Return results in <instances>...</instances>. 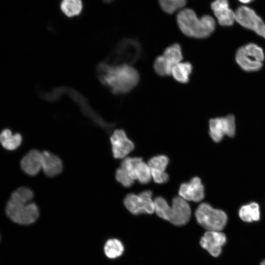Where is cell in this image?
<instances>
[{
	"mask_svg": "<svg viewBox=\"0 0 265 265\" xmlns=\"http://www.w3.org/2000/svg\"><path fill=\"white\" fill-rule=\"evenodd\" d=\"M99 70L101 81L115 94L131 91L138 84L140 79L138 71L129 64L109 66L103 64L100 65Z\"/></svg>",
	"mask_w": 265,
	"mask_h": 265,
	"instance_id": "cell-1",
	"label": "cell"
},
{
	"mask_svg": "<svg viewBox=\"0 0 265 265\" xmlns=\"http://www.w3.org/2000/svg\"><path fill=\"white\" fill-rule=\"evenodd\" d=\"M177 22L183 33L197 39L209 37L215 28V22L212 16L205 15L198 18L190 8L181 10L177 15Z\"/></svg>",
	"mask_w": 265,
	"mask_h": 265,
	"instance_id": "cell-2",
	"label": "cell"
},
{
	"mask_svg": "<svg viewBox=\"0 0 265 265\" xmlns=\"http://www.w3.org/2000/svg\"><path fill=\"white\" fill-rule=\"evenodd\" d=\"M155 211L160 218L176 226L186 225L189 220L191 209L186 200L176 196L170 207L166 200L160 196L154 199Z\"/></svg>",
	"mask_w": 265,
	"mask_h": 265,
	"instance_id": "cell-3",
	"label": "cell"
},
{
	"mask_svg": "<svg viewBox=\"0 0 265 265\" xmlns=\"http://www.w3.org/2000/svg\"><path fill=\"white\" fill-rule=\"evenodd\" d=\"M235 60L244 71L249 72L257 71L263 65L264 52L259 45L253 43H248L238 49Z\"/></svg>",
	"mask_w": 265,
	"mask_h": 265,
	"instance_id": "cell-4",
	"label": "cell"
},
{
	"mask_svg": "<svg viewBox=\"0 0 265 265\" xmlns=\"http://www.w3.org/2000/svg\"><path fill=\"white\" fill-rule=\"evenodd\" d=\"M5 212L12 221L21 225L32 224L39 215L38 207L32 202H23L9 199L6 206Z\"/></svg>",
	"mask_w": 265,
	"mask_h": 265,
	"instance_id": "cell-5",
	"label": "cell"
},
{
	"mask_svg": "<svg viewBox=\"0 0 265 265\" xmlns=\"http://www.w3.org/2000/svg\"><path fill=\"white\" fill-rule=\"evenodd\" d=\"M195 215L198 223L208 231H221L226 226L228 219L224 211L213 208L206 203L199 205Z\"/></svg>",
	"mask_w": 265,
	"mask_h": 265,
	"instance_id": "cell-6",
	"label": "cell"
},
{
	"mask_svg": "<svg viewBox=\"0 0 265 265\" xmlns=\"http://www.w3.org/2000/svg\"><path fill=\"white\" fill-rule=\"evenodd\" d=\"M152 192L146 190L136 195L128 194L125 197L124 204L132 214H152L155 212V204L152 199Z\"/></svg>",
	"mask_w": 265,
	"mask_h": 265,
	"instance_id": "cell-7",
	"label": "cell"
},
{
	"mask_svg": "<svg viewBox=\"0 0 265 265\" xmlns=\"http://www.w3.org/2000/svg\"><path fill=\"white\" fill-rule=\"evenodd\" d=\"M235 132V118L232 114L212 118L209 121L210 136L215 142H220L225 135L233 137Z\"/></svg>",
	"mask_w": 265,
	"mask_h": 265,
	"instance_id": "cell-8",
	"label": "cell"
},
{
	"mask_svg": "<svg viewBox=\"0 0 265 265\" xmlns=\"http://www.w3.org/2000/svg\"><path fill=\"white\" fill-rule=\"evenodd\" d=\"M236 21L265 39V23L251 8L241 6L235 11Z\"/></svg>",
	"mask_w": 265,
	"mask_h": 265,
	"instance_id": "cell-9",
	"label": "cell"
},
{
	"mask_svg": "<svg viewBox=\"0 0 265 265\" xmlns=\"http://www.w3.org/2000/svg\"><path fill=\"white\" fill-rule=\"evenodd\" d=\"M113 156L115 159H123L134 148L133 143L122 129L115 130L110 136Z\"/></svg>",
	"mask_w": 265,
	"mask_h": 265,
	"instance_id": "cell-10",
	"label": "cell"
},
{
	"mask_svg": "<svg viewBox=\"0 0 265 265\" xmlns=\"http://www.w3.org/2000/svg\"><path fill=\"white\" fill-rule=\"evenodd\" d=\"M226 242L225 235L221 231H208L200 240L201 246L212 256L217 257L222 251V248Z\"/></svg>",
	"mask_w": 265,
	"mask_h": 265,
	"instance_id": "cell-11",
	"label": "cell"
},
{
	"mask_svg": "<svg viewBox=\"0 0 265 265\" xmlns=\"http://www.w3.org/2000/svg\"><path fill=\"white\" fill-rule=\"evenodd\" d=\"M118 54L124 64L135 63L141 56L142 48L140 42L133 39L123 40L119 45Z\"/></svg>",
	"mask_w": 265,
	"mask_h": 265,
	"instance_id": "cell-12",
	"label": "cell"
},
{
	"mask_svg": "<svg viewBox=\"0 0 265 265\" xmlns=\"http://www.w3.org/2000/svg\"><path fill=\"white\" fill-rule=\"evenodd\" d=\"M179 194L180 197L186 200L198 202L204 197V187L200 179L198 177H194L189 182L181 185Z\"/></svg>",
	"mask_w": 265,
	"mask_h": 265,
	"instance_id": "cell-13",
	"label": "cell"
},
{
	"mask_svg": "<svg viewBox=\"0 0 265 265\" xmlns=\"http://www.w3.org/2000/svg\"><path fill=\"white\" fill-rule=\"evenodd\" d=\"M211 7L221 26H231L236 21L235 12L229 7L228 0H215Z\"/></svg>",
	"mask_w": 265,
	"mask_h": 265,
	"instance_id": "cell-14",
	"label": "cell"
},
{
	"mask_svg": "<svg viewBox=\"0 0 265 265\" xmlns=\"http://www.w3.org/2000/svg\"><path fill=\"white\" fill-rule=\"evenodd\" d=\"M169 162L168 158L165 155H158L151 158L148 164L151 169L152 178L158 184L166 183L168 175L165 172Z\"/></svg>",
	"mask_w": 265,
	"mask_h": 265,
	"instance_id": "cell-15",
	"label": "cell"
},
{
	"mask_svg": "<svg viewBox=\"0 0 265 265\" xmlns=\"http://www.w3.org/2000/svg\"><path fill=\"white\" fill-rule=\"evenodd\" d=\"M159 57L167 72L171 75L173 67L183 58L182 47L178 43H173L167 47Z\"/></svg>",
	"mask_w": 265,
	"mask_h": 265,
	"instance_id": "cell-16",
	"label": "cell"
},
{
	"mask_svg": "<svg viewBox=\"0 0 265 265\" xmlns=\"http://www.w3.org/2000/svg\"><path fill=\"white\" fill-rule=\"evenodd\" d=\"M20 164L22 170L27 175H37L42 169V152L36 149L29 151L22 158Z\"/></svg>",
	"mask_w": 265,
	"mask_h": 265,
	"instance_id": "cell-17",
	"label": "cell"
},
{
	"mask_svg": "<svg viewBox=\"0 0 265 265\" xmlns=\"http://www.w3.org/2000/svg\"><path fill=\"white\" fill-rule=\"evenodd\" d=\"M42 154V169L44 174L50 177L59 174L63 168L61 159L57 156L48 151H43Z\"/></svg>",
	"mask_w": 265,
	"mask_h": 265,
	"instance_id": "cell-18",
	"label": "cell"
},
{
	"mask_svg": "<svg viewBox=\"0 0 265 265\" xmlns=\"http://www.w3.org/2000/svg\"><path fill=\"white\" fill-rule=\"evenodd\" d=\"M22 136L19 133L13 134L11 130L5 129L0 133V143L6 150L13 151L22 143Z\"/></svg>",
	"mask_w": 265,
	"mask_h": 265,
	"instance_id": "cell-19",
	"label": "cell"
},
{
	"mask_svg": "<svg viewBox=\"0 0 265 265\" xmlns=\"http://www.w3.org/2000/svg\"><path fill=\"white\" fill-rule=\"evenodd\" d=\"M192 65L189 62H180L172 68L171 75L173 78L181 83H187L192 72Z\"/></svg>",
	"mask_w": 265,
	"mask_h": 265,
	"instance_id": "cell-20",
	"label": "cell"
},
{
	"mask_svg": "<svg viewBox=\"0 0 265 265\" xmlns=\"http://www.w3.org/2000/svg\"><path fill=\"white\" fill-rule=\"evenodd\" d=\"M238 215L240 219L245 222L258 221L260 218L259 206L255 202L243 205L239 209Z\"/></svg>",
	"mask_w": 265,
	"mask_h": 265,
	"instance_id": "cell-21",
	"label": "cell"
},
{
	"mask_svg": "<svg viewBox=\"0 0 265 265\" xmlns=\"http://www.w3.org/2000/svg\"><path fill=\"white\" fill-rule=\"evenodd\" d=\"M104 251L108 258L114 259L123 254L124 246L119 239L115 238H109L105 243Z\"/></svg>",
	"mask_w": 265,
	"mask_h": 265,
	"instance_id": "cell-22",
	"label": "cell"
},
{
	"mask_svg": "<svg viewBox=\"0 0 265 265\" xmlns=\"http://www.w3.org/2000/svg\"><path fill=\"white\" fill-rule=\"evenodd\" d=\"M134 175L135 180L141 184L149 183L152 178L151 169L148 164L142 161L139 158L135 163L134 167Z\"/></svg>",
	"mask_w": 265,
	"mask_h": 265,
	"instance_id": "cell-23",
	"label": "cell"
},
{
	"mask_svg": "<svg viewBox=\"0 0 265 265\" xmlns=\"http://www.w3.org/2000/svg\"><path fill=\"white\" fill-rule=\"evenodd\" d=\"M60 9L68 17L76 16L82 11V2L81 0H62Z\"/></svg>",
	"mask_w": 265,
	"mask_h": 265,
	"instance_id": "cell-24",
	"label": "cell"
},
{
	"mask_svg": "<svg viewBox=\"0 0 265 265\" xmlns=\"http://www.w3.org/2000/svg\"><path fill=\"white\" fill-rule=\"evenodd\" d=\"M186 2V0H159L161 9L169 14L183 8Z\"/></svg>",
	"mask_w": 265,
	"mask_h": 265,
	"instance_id": "cell-25",
	"label": "cell"
},
{
	"mask_svg": "<svg viewBox=\"0 0 265 265\" xmlns=\"http://www.w3.org/2000/svg\"><path fill=\"white\" fill-rule=\"evenodd\" d=\"M33 197V193L29 188L21 187L11 195L10 199L19 202H29Z\"/></svg>",
	"mask_w": 265,
	"mask_h": 265,
	"instance_id": "cell-26",
	"label": "cell"
},
{
	"mask_svg": "<svg viewBox=\"0 0 265 265\" xmlns=\"http://www.w3.org/2000/svg\"><path fill=\"white\" fill-rule=\"evenodd\" d=\"M115 177L116 180L125 187H130L134 183V180L130 177L127 171L121 166L117 169Z\"/></svg>",
	"mask_w": 265,
	"mask_h": 265,
	"instance_id": "cell-27",
	"label": "cell"
},
{
	"mask_svg": "<svg viewBox=\"0 0 265 265\" xmlns=\"http://www.w3.org/2000/svg\"><path fill=\"white\" fill-rule=\"evenodd\" d=\"M240 2L243 3H248L250 2L252 0H238Z\"/></svg>",
	"mask_w": 265,
	"mask_h": 265,
	"instance_id": "cell-28",
	"label": "cell"
},
{
	"mask_svg": "<svg viewBox=\"0 0 265 265\" xmlns=\"http://www.w3.org/2000/svg\"><path fill=\"white\" fill-rule=\"evenodd\" d=\"M261 265H265V260L263 261L261 263Z\"/></svg>",
	"mask_w": 265,
	"mask_h": 265,
	"instance_id": "cell-29",
	"label": "cell"
},
{
	"mask_svg": "<svg viewBox=\"0 0 265 265\" xmlns=\"http://www.w3.org/2000/svg\"><path fill=\"white\" fill-rule=\"evenodd\" d=\"M105 0L106 1H111V0Z\"/></svg>",
	"mask_w": 265,
	"mask_h": 265,
	"instance_id": "cell-30",
	"label": "cell"
},
{
	"mask_svg": "<svg viewBox=\"0 0 265 265\" xmlns=\"http://www.w3.org/2000/svg\"></svg>",
	"mask_w": 265,
	"mask_h": 265,
	"instance_id": "cell-31",
	"label": "cell"
}]
</instances>
